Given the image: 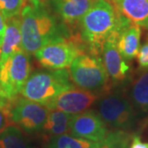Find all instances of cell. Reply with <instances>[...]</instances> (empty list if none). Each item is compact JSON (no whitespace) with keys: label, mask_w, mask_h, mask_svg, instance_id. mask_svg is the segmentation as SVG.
Returning a JSON list of instances; mask_svg holds the SVG:
<instances>
[{"label":"cell","mask_w":148,"mask_h":148,"mask_svg":"<svg viewBox=\"0 0 148 148\" xmlns=\"http://www.w3.org/2000/svg\"><path fill=\"white\" fill-rule=\"evenodd\" d=\"M22 49L32 55L60 37L72 36L64 22L49 13L42 0H29L19 15Z\"/></svg>","instance_id":"obj_1"},{"label":"cell","mask_w":148,"mask_h":148,"mask_svg":"<svg viewBox=\"0 0 148 148\" xmlns=\"http://www.w3.org/2000/svg\"><path fill=\"white\" fill-rule=\"evenodd\" d=\"M120 14L109 0H95L81 19L79 37L87 53L101 55L103 45L117 32Z\"/></svg>","instance_id":"obj_2"},{"label":"cell","mask_w":148,"mask_h":148,"mask_svg":"<svg viewBox=\"0 0 148 148\" xmlns=\"http://www.w3.org/2000/svg\"><path fill=\"white\" fill-rule=\"evenodd\" d=\"M73 87L66 69L40 71L30 75L20 94L28 100L46 106L62 92Z\"/></svg>","instance_id":"obj_3"},{"label":"cell","mask_w":148,"mask_h":148,"mask_svg":"<svg viewBox=\"0 0 148 148\" xmlns=\"http://www.w3.org/2000/svg\"><path fill=\"white\" fill-rule=\"evenodd\" d=\"M86 48L79 35L60 37L38 49L34 53L40 65L49 70L69 68L74 58L85 53Z\"/></svg>","instance_id":"obj_4"},{"label":"cell","mask_w":148,"mask_h":148,"mask_svg":"<svg viewBox=\"0 0 148 148\" xmlns=\"http://www.w3.org/2000/svg\"><path fill=\"white\" fill-rule=\"evenodd\" d=\"M69 74L78 87L93 92L104 89L109 81L101 56L86 52L74 58L69 66Z\"/></svg>","instance_id":"obj_5"},{"label":"cell","mask_w":148,"mask_h":148,"mask_svg":"<svg viewBox=\"0 0 148 148\" xmlns=\"http://www.w3.org/2000/svg\"><path fill=\"white\" fill-rule=\"evenodd\" d=\"M31 72L30 54L21 49L11 55L0 67V96L8 101L16 98Z\"/></svg>","instance_id":"obj_6"},{"label":"cell","mask_w":148,"mask_h":148,"mask_svg":"<svg viewBox=\"0 0 148 148\" xmlns=\"http://www.w3.org/2000/svg\"><path fill=\"white\" fill-rule=\"evenodd\" d=\"M11 121L27 134L41 132L49 110L25 97H16L9 102Z\"/></svg>","instance_id":"obj_7"},{"label":"cell","mask_w":148,"mask_h":148,"mask_svg":"<svg viewBox=\"0 0 148 148\" xmlns=\"http://www.w3.org/2000/svg\"><path fill=\"white\" fill-rule=\"evenodd\" d=\"M98 114L106 125L114 129L127 131L136 123V113L130 102L119 94H107L97 106Z\"/></svg>","instance_id":"obj_8"},{"label":"cell","mask_w":148,"mask_h":148,"mask_svg":"<svg viewBox=\"0 0 148 148\" xmlns=\"http://www.w3.org/2000/svg\"><path fill=\"white\" fill-rule=\"evenodd\" d=\"M69 132L74 137L101 143L109 130L98 113L87 110L73 116Z\"/></svg>","instance_id":"obj_9"},{"label":"cell","mask_w":148,"mask_h":148,"mask_svg":"<svg viewBox=\"0 0 148 148\" xmlns=\"http://www.w3.org/2000/svg\"><path fill=\"white\" fill-rule=\"evenodd\" d=\"M97 99L98 95L93 91L73 87L62 92L46 107L49 110H58L76 115L87 110Z\"/></svg>","instance_id":"obj_10"},{"label":"cell","mask_w":148,"mask_h":148,"mask_svg":"<svg viewBox=\"0 0 148 148\" xmlns=\"http://www.w3.org/2000/svg\"><path fill=\"white\" fill-rule=\"evenodd\" d=\"M142 31L140 27L120 15L117 29V48L124 60L137 57L140 49Z\"/></svg>","instance_id":"obj_11"},{"label":"cell","mask_w":148,"mask_h":148,"mask_svg":"<svg viewBox=\"0 0 148 148\" xmlns=\"http://www.w3.org/2000/svg\"><path fill=\"white\" fill-rule=\"evenodd\" d=\"M116 40L117 32H115L111 34L104 43L101 58L109 78L114 82H121L127 77L130 68L119 52Z\"/></svg>","instance_id":"obj_12"},{"label":"cell","mask_w":148,"mask_h":148,"mask_svg":"<svg viewBox=\"0 0 148 148\" xmlns=\"http://www.w3.org/2000/svg\"><path fill=\"white\" fill-rule=\"evenodd\" d=\"M62 22L68 27L77 25L95 0H49Z\"/></svg>","instance_id":"obj_13"},{"label":"cell","mask_w":148,"mask_h":148,"mask_svg":"<svg viewBox=\"0 0 148 148\" xmlns=\"http://www.w3.org/2000/svg\"><path fill=\"white\" fill-rule=\"evenodd\" d=\"M110 2L120 15L148 30V0H110Z\"/></svg>","instance_id":"obj_14"},{"label":"cell","mask_w":148,"mask_h":148,"mask_svg":"<svg viewBox=\"0 0 148 148\" xmlns=\"http://www.w3.org/2000/svg\"><path fill=\"white\" fill-rule=\"evenodd\" d=\"M23 49L19 16L6 21V30L0 48V67L8 58L19 50Z\"/></svg>","instance_id":"obj_15"},{"label":"cell","mask_w":148,"mask_h":148,"mask_svg":"<svg viewBox=\"0 0 148 148\" xmlns=\"http://www.w3.org/2000/svg\"><path fill=\"white\" fill-rule=\"evenodd\" d=\"M73 116L64 111L50 110L41 131L42 136L49 140L55 136L68 133Z\"/></svg>","instance_id":"obj_16"},{"label":"cell","mask_w":148,"mask_h":148,"mask_svg":"<svg viewBox=\"0 0 148 148\" xmlns=\"http://www.w3.org/2000/svg\"><path fill=\"white\" fill-rule=\"evenodd\" d=\"M0 148H37L32 146L21 128L11 124L0 132Z\"/></svg>","instance_id":"obj_17"},{"label":"cell","mask_w":148,"mask_h":148,"mask_svg":"<svg viewBox=\"0 0 148 148\" xmlns=\"http://www.w3.org/2000/svg\"><path fill=\"white\" fill-rule=\"evenodd\" d=\"M100 143L64 133L48 140L46 148H98Z\"/></svg>","instance_id":"obj_18"},{"label":"cell","mask_w":148,"mask_h":148,"mask_svg":"<svg viewBox=\"0 0 148 148\" xmlns=\"http://www.w3.org/2000/svg\"><path fill=\"white\" fill-rule=\"evenodd\" d=\"M132 99L138 110L148 113V72L135 81L132 86Z\"/></svg>","instance_id":"obj_19"},{"label":"cell","mask_w":148,"mask_h":148,"mask_svg":"<svg viewBox=\"0 0 148 148\" xmlns=\"http://www.w3.org/2000/svg\"><path fill=\"white\" fill-rule=\"evenodd\" d=\"M132 135L127 131L114 129L107 133L98 148H128Z\"/></svg>","instance_id":"obj_20"},{"label":"cell","mask_w":148,"mask_h":148,"mask_svg":"<svg viewBox=\"0 0 148 148\" xmlns=\"http://www.w3.org/2000/svg\"><path fill=\"white\" fill-rule=\"evenodd\" d=\"M29 0H0V10L5 20L18 16Z\"/></svg>","instance_id":"obj_21"},{"label":"cell","mask_w":148,"mask_h":148,"mask_svg":"<svg viewBox=\"0 0 148 148\" xmlns=\"http://www.w3.org/2000/svg\"><path fill=\"white\" fill-rule=\"evenodd\" d=\"M137 57L139 68L143 70H148V34L146 42L140 47Z\"/></svg>","instance_id":"obj_22"},{"label":"cell","mask_w":148,"mask_h":148,"mask_svg":"<svg viewBox=\"0 0 148 148\" xmlns=\"http://www.w3.org/2000/svg\"><path fill=\"white\" fill-rule=\"evenodd\" d=\"M12 123L10 117V110L8 106H0V132Z\"/></svg>","instance_id":"obj_23"},{"label":"cell","mask_w":148,"mask_h":148,"mask_svg":"<svg viewBox=\"0 0 148 148\" xmlns=\"http://www.w3.org/2000/svg\"><path fill=\"white\" fill-rule=\"evenodd\" d=\"M128 148H148V143L142 142L140 136L134 134L132 135L131 143Z\"/></svg>","instance_id":"obj_24"},{"label":"cell","mask_w":148,"mask_h":148,"mask_svg":"<svg viewBox=\"0 0 148 148\" xmlns=\"http://www.w3.org/2000/svg\"><path fill=\"white\" fill-rule=\"evenodd\" d=\"M6 30V20L3 15L2 12L0 10V42H3V36Z\"/></svg>","instance_id":"obj_25"},{"label":"cell","mask_w":148,"mask_h":148,"mask_svg":"<svg viewBox=\"0 0 148 148\" xmlns=\"http://www.w3.org/2000/svg\"><path fill=\"white\" fill-rule=\"evenodd\" d=\"M9 102L10 101H8L4 98L0 97V106H8L9 105Z\"/></svg>","instance_id":"obj_26"},{"label":"cell","mask_w":148,"mask_h":148,"mask_svg":"<svg viewBox=\"0 0 148 148\" xmlns=\"http://www.w3.org/2000/svg\"><path fill=\"white\" fill-rule=\"evenodd\" d=\"M1 45H2V43L0 42V48H1Z\"/></svg>","instance_id":"obj_27"},{"label":"cell","mask_w":148,"mask_h":148,"mask_svg":"<svg viewBox=\"0 0 148 148\" xmlns=\"http://www.w3.org/2000/svg\"><path fill=\"white\" fill-rule=\"evenodd\" d=\"M109 1H110V0H109Z\"/></svg>","instance_id":"obj_28"},{"label":"cell","mask_w":148,"mask_h":148,"mask_svg":"<svg viewBox=\"0 0 148 148\" xmlns=\"http://www.w3.org/2000/svg\"><path fill=\"white\" fill-rule=\"evenodd\" d=\"M0 97H1V96H0ZM2 98H3V97H2Z\"/></svg>","instance_id":"obj_29"}]
</instances>
